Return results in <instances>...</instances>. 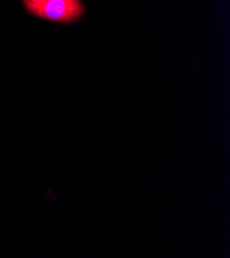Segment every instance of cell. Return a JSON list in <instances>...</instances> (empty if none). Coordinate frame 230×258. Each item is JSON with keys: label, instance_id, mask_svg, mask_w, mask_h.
<instances>
[{"label": "cell", "instance_id": "cell-1", "mask_svg": "<svg viewBox=\"0 0 230 258\" xmlns=\"http://www.w3.org/2000/svg\"><path fill=\"white\" fill-rule=\"evenodd\" d=\"M23 5L29 14L60 23L73 22L85 12L79 0H26Z\"/></svg>", "mask_w": 230, "mask_h": 258}]
</instances>
